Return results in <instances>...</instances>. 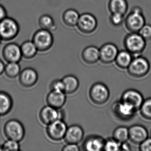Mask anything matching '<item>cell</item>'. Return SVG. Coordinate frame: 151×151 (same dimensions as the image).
I'll use <instances>...</instances> for the list:
<instances>
[{
    "instance_id": "6da1fadb",
    "label": "cell",
    "mask_w": 151,
    "mask_h": 151,
    "mask_svg": "<svg viewBox=\"0 0 151 151\" xmlns=\"http://www.w3.org/2000/svg\"><path fill=\"white\" fill-rule=\"evenodd\" d=\"M124 26L129 32H138L146 24L145 18L142 9L135 6L124 18Z\"/></svg>"
},
{
    "instance_id": "7a4b0ae2",
    "label": "cell",
    "mask_w": 151,
    "mask_h": 151,
    "mask_svg": "<svg viewBox=\"0 0 151 151\" xmlns=\"http://www.w3.org/2000/svg\"><path fill=\"white\" fill-rule=\"evenodd\" d=\"M124 46L133 55H139L146 47L147 42L138 32H129L124 37Z\"/></svg>"
},
{
    "instance_id": "3957f363",
    "label": "cell",
    "mask_w": 151,
    "mask_h": 151,
    "mask_svg": "<svg viewBox=\"0 0 151 151\" xmlns=\"http://www.w3.org/2000/svg\"><path fill=\"white\" fill-rule=\"evenodd\" d=\"M150 69V63L148 60L139 55L133 58L127 69L128 75L136 79L145 77L149 73Z\"/></svg>"
},
{
    "instance_id": "277c9868",
    "label": "cell",
    "mask_w": 151,
    "mask_h": 151,
    "mask_svg": "<svg viewBox=\"0 0 151 151\" xmlns=\"http://www.w3.org/2000/svg\"><path fill=\"white\" fill-rule=\"evenodd\" d=\"M20 30L19 24L12 17L7 16L0 22V37L2 41L14 39L19 34Z\"/></svg>"
},
{
    "instance_id": "5b68a950",
    "label": "cell",
    "mask_w": 151,
    "mask_h": 151,
    "mask_svg": "<svg viewBox=\"0 0 151 151\" xmlns=\"http://www.w3.org/2000/svg\"><path fill=\"white\" fill-rule=\"evenodd\" d=\"M32 40L38 52H45L52 48L54 39L52 32L40 29L33 34Z\"/></svg>"
},
{
    "instance_id": "8992f818",
    "label": "cell",
    "mask_w": 151,
    "mask_h": 151,
    "mask_svg": "<svg viewBox=\"0 0 151 151\" xmlns=\"http://www.w3.org/2000/svg\"><path fill=\"white\" fill-rule=\"evenodd\" d=\"M4 135L8 139L20 142L25 136V131L22 124L16 119H11L5 123L3 128Z\"/></svg>"
},
{
    "instance_id": "52a82bcc",
    "label": "cell",
    "mask_w": 151,
    "mask_h": 151,
    "mask_svg": "<svg viewBox=\"0 0 151 151\" xmlns=\"http://www.w3.org/2000/svg\"><path fill=\"white\" fill-rule=\"evenodd\" d=\"M90 100L94 105L102 106L107 102L110 97V92L107 86L101 83L93 84L89 92Z\"/></svg>"
},
{
    "instance_id": "ba28073f",
    "label": "cell",
    "mask_w": 151,
    "mask_h": 151,
    "mask_svg": "<svg viewBox=\"0 0 151 151\" xmlns=\"http://www.w3.org/2000/svg\"><path fill=\"white\" fill-rule=\"evenodd\" d=\"M98 25L96 17L92 14L85 13L80 15L76 27L82 34L89 35L96 30Z\"/></svg>"
},
{
    "instance_id": "9c48e42d",
    "label": "cell",
    "mask_w": 151,
    "mask_h": 151,
    "mask_svg": "<svg viewBox=\"0 0 151 151\" xmlns=\"http://www.w3.org/2000/svg\"><path fill=\"white\" fill-rule=\"evenodd\" d=\"M68 126L63 120H57L47 125V137L54 141H60L64 139Z\"/></svg>"
},
{
    "instance_id": "30bf717a",
    "label": "cell",
    "mask_w": 151,
    "mask_h": 151,
    "mask_svg": "<svg viewBox=\"0 0 151 151\" xmlns=\"http://www.w3.org/2000/svg\"><path fill=\"white\" fill-rule=\"evenodd\" d=\"M113 114L119 120L127 121L132 118L137 112L132 106L120 100L112 105Z\"/></svg>"
},
{
    "instance_id": "8fae6325",
    "label": "cell",
    "mask_w": 151,
    "mask_h": 151,
    "mask_svg": "<svg viewBox=\"0 0 151 151\" xmlns=\"http://www.w3.org/2000/svg\"><path fill=\"white\" fill-rule=\"evenodd\" d=\"M63 114L60 109H56L47 105L42 108L39 113L40 122L47 125L57 120H63Z\"/></svg>"
},
{
    "instance_id": "7c38bea8",
    "label": "cell",
    "mask_w": 151,
    "mask_h": 151,
    "mask_svg": "<svg viewBox=\"0 0 151 151\" xmlns=\"http://www.w3.org/2000/svg\"><path fill=\"white\" fill-rule=\"evenodd\" d=\"M2 55L3 59L8 63H19L22 58L20 46L13 42L6 44L3 47Z\"/></svg>"
},
{
    "instance_id": "4fadbf2b",
    "label": "cell",
    "mask_w": 151,
    "mask_h": 151,
    "mask_svg": "<svg viewBox=\"0 0 151 151\" xmlns=\"http://www.w3.org/2000/svg\"><path fill=\"white\" fill-rule=\"evenodd\" d=\"M119 50L115 44L107 43L99 48V60L104 64H111L115 61Z\"/></svg>"
},
{
    "instance_id": "5bb4252c",
    "label": "cell",
    "mask_w": 151,
    "mask_h": 151,
    "mask_svg": "<svg viewBox=\"0 0 151 151\" xmlns=\"http://www.w3.org/2000/svg\"><path fill=\"white\" fill-rule=\"evenodd\" d=\"M121 101L132 106L137 111L139 109L144 99L139 91L130 89L124 92L121 97Z\"/></svg>"
},
{
    "instance_id": "9a60e30c",
    "label": "cell",
    "mask_w": 151,
    "mask_h": 151,
    "mask_svg": "<svg viewBox=\"0 0 151 151\" xmlns=\"http://www.w3.org/2000/svg\"><path fill=\"white\" fill-rule=\"evenodd\" d=\"M38 80V74L32 68L24 69L19 75V82L21 85L25 88H30L34 86Z\"/></svg>"
},
{
    "instance_id": "2e32d148",
    "label": "cell",
    "mask_w": 151,
    "mask_h": 151,
    "mask_svg": "<svg viewBox=\"0 0 151 151\" xmlns=\"http://www.w3.org/2000/svg\"><path fill=\"white\" fill-rule=\"evenodd\" d=\"M84 136L83 128L77 124H73L67 128L63 139L66 144L78 145L83 140Z\"/></svg>"
},
{
    "instance_id": "e0dca14e",
    "label": "cell",
    "mask_w": 151,
    "mask_h": 151,
    "mask_svg": "<svg viewBox=\"0 0 151 151\" xmlns=\"http://www.w3.org/2000/svg\"><path fill=\"white\" fill-rule=\"evenodd\" d=\"M129 139L135 145H140L148 137L147 129L139 124L131 126L129 129Z\"/></svg>"
},
{
    "instance_id": "ac0fdd59",
    "label": "cell",
    "mask_w": 151,
    "mask_h": 151,
    "mask_svg": "<svg viewBox=\"0 0 151 151\" xmlns=\"http://www.w3.org/2000/svg\"><path fill=\"white\" fill-rule=\"evenodd\" d=\"M66 100V94L63 92L51 91L46 97L47 105L58 109H60L63 107Z\"/></svg>"
},
{
    "instance_id": "d6986e66",
    "label": "cell",
    "mask_w": 151,
    "mask_h": 151,
    "mask_svg": "<svg viewBox=\"0 0 151 151\" xmlns=\"http://www.w3.org/2000/svg\"><path fill=\"white\" fill-rule=\"evenodd\" d=\"M105 141V139L100 136L91 135L85 139L82 147L85 151H101L103 150Z\"/></svg>"
},
{
    "instance_id": "ffe728a7",
    "label": "cell",
    "mask_w": 151,
    "mask_h": 151,
    "mask_svg": "<svg viewBox=\"0 0 151 151\" xmlns=\"http://www.w3.org/2000/svg\"><path fill=\"white\" fill-rule=\"evenodd\" d=\"M82 60L86 64L93 65L99 61V48L93 45L86 47L82 51Z\"/></svg>"
},
{
    "instance_id": "44dd1931",
    "label": "cell",
    "mask_w": 151,
    "mask_h": 151,
    "mask_svg": "<svg viewBox=\"0 0 151 151\" xmlns=\"http://www.w3.org/2000/svg\"><path fill=\"white\" fill-rule=\"evenodd\" d=\"M108 9L110 14H120L125 16L129 9L127 0H109Z\"/></svg>"
},
{
    "instance_id": "7402d4cb",
    "label": "cell",
    "mask_w": 151,
    "mask_h": 151,
    "mask_svg": "<svg viewBox=\"0 0 151 151\" xmlns=\"http://www.w3.org/2000/svg\"><path fill=\"white\" fill-rule=\"evenodd\" d=\"M79 16L80 14L76 10L73 9H68L63 14L62 17L63 22L67 27L74 28L76 27Z\"/></svg>"
},
{
    "instance_id": "603a6c76",
    "label": "cell",
    "mask_w": 151,
    "mask_h": 151,
    "mask_svg": "<svg viewBox=\"0 0 151 151\" xmlns=\"http://www.w3.org/2000/svg\"><path fill=\"white\" fill-rule=\"evenodd\" d=\"M13 107L12 97L7 93L0 91V116L8 114Z\"/></svg>"
},
{
    "instance_id": "cb8c5ba5",
    "label": "cell",
    "mask_w": 151,
    "mask_h": 151,
    "mask_svg": "<svg viewBox=\"0 0 151 151\" xmlns=\"http://www.w3.org/2000/svg\"><path fill=\"white\" fill-rule=\"evenodd\" d=\"M133 58V55L125 49L118 52L114 62L119 68L127 69Z\"/></svg>"
},
{
    "instance_id": "d4e9b609",
    "label": "cell",
    "mask_w": 151,
    "mask_h": 151,
    "mask_svg": "<svg viewBox=\"0 0 151 151\" xmlns=\"http://www.w3.org/2000/svg\"><path fill=\"white\" fill-rule=\"evenodd\" d=\"M64 85V92L66 94H71L76 92L79 86L77 78L73 75H68L62 79Z\"/></svg>"
},
{
    "instance_id": "484cf974",
    "label": "cell",
    "mask_w": 151,
    "mask_h": 151,
    "mask_svg": "<svg viewBox=\"0 0 151 151\" xmlns=\"http://www.w3.org/2000/svg\"><path fill=\"white\" fill-rule=\"evenodd\" d=\"M22 58L27 60L34 58L37 53V47L32 40H26L20 46Z\"/></svg>"
},
{
    "instance_id": "4316f807",
    "label": "cell",
    "mask_w": 151,
    "mask_h": 151,
    "mask_svg": "<svg viewBox=\"0 0 151 151\" xmlns=\"http://www.w3.org/2000/svg\"><path fill=\"white\" fill-rule=\"evenodd\" d=\"M38 22L40 29L51 32L54 31L57 29L54 19L49 15L43 14L40 16Z\"/></svg>"
},
{
    "instance_id": "83f0119b",
    "label": "cell",
    "mask_w": 151,
    "mask_h": 151,
    "mask_svg": "<svg viewBox=\"0 0 151 151\" xmlns=\"http://www.w3.org/2000/svg\"><path fill=\"white\" fill-rule=\"evenodd\" d=\"M113 138L122 144L129 139V129L125 126L117 127L113 132Z\"/></svg>"
},
{
    "instance_id": "f1b7e54d",
    "label": "cell",
    "mask_w": 151,
    "mask_h": 151,
    "mask_svg": "<svg viewBox=\"0 0 151 151\" xmlns=\"http://www.w3.org/2000/svg\"><path fill=\"white\" fill-rule=\"evenodd\" d=\"M21 71V66L18 63H8L5 66L4 73L9 78L13 79L19 76Z\"/></svg>"
},
{
    "instance_id": "f546056e",
    "label": "cell",
    "mask_w": 151,
    "mask_h": 151,
    "mask_svg": "<svg viewBox=\"0 0 151 151\" xmlns=\"http://www.w3.org/2000/svg\"><path fill=\"white\" fill-rule=\"evenodd\" d=\"M139 110L142 118L151 121V98L144 100Z\"/></svg>"
},
{
    "instance_id": "4dcf8cb0",
    "label": "cell",
    "mask_w": 151,
    "mask_h": 151,
    "mask_svg": "<svg viewBox=\"0 0 151 151\" xmlns=\"http://www.w3.org/2000/svg\"><path fill=\"white\" fill-rule=\"evenodd\" d=\"M121 144L114 138L105 140L103 150L106 151H117L120 150Z\"/></svg>"
},
{
    "instance_id": "1f68e13d",
    "label": "cell",
    "mask_w": 151,
    "mask_h": 151,
    "mask_svg": "<svg viewBox=\"0 0 151 151\" xmlns=\"http://www.w3.org/2000/svg\"><path fill=\"white\" fill-rule=\"evenodd\" d=\"M124 16L120 14L114 13L110 14L109 17V22L110 24L115 27L122 26L124 22Z\"/></svg>"
},
{
    "instance_id": "d6a6232c",
    "label": "cell",
    "mask_w": 151,
    "mask_h": 151,
    "mask_svg": "<svg viewBox=\"0 0 151 151\" xmlns=\"http://www.w3.org/2000/svg\"><path fill=\"white\" fill-rule=\"evenodd\" d=\"M19 142L8 139L1 145L2 151H18L20 150Z\"/></svg>"
},
{
    "instance_id": "836d02e7",
    "label": "cell",
    "mask_w": 151,
    "mask_h": 151,
    "mask_svg": "<svg viewBox=\"0 0 151 151\" xmlns=\"http://www.w3.org/2000/svg\"><path fill=\"white\" fill-rule=\"evenodd\" d=\"M138 33L146 42L151 41V24H145L140 29Z\"/></svg>"
},
{
    "instance_id": "e575fe53",
    "label": "cell",
    "mask_w": 151,
    "mask_h": 151,
    "mask_svg": "<svg viewBox=\"0 0 151 151\" xmlns=\"http://www.w3.org/2000/svg\"><path fill=\"white\" fill-rule=\"evenodd\" d=\"M50 88L51 91L64 92V85L62 79H55L53 80L50 84Z\"/></svg>"
},
{
    "instance_id": "d590c367",
    "label": "cell",
    "mask_w": 151,
    "mask_h": 151,
    "mask_svg": "<svg viewBox=\"0 0 151 151\" xmlns=\"http://www.w3.org/2000/svg\"><path fill=\"white\" fill-rule=\"evenodd\" d=\"M139 145L140 151H151V138H147Z\"/></svg>"
},
{
    "instance_id": "8d00e7d4",
    "label": "cell",
    "mask_w": 151,
    "mask_h": 151,
    "mask_svg": "<svg viewBox=\"0 0 151 151\" xmlns=\"http://www.w3.org/2000/svg\"><path fill=\"white\" fill-rule=\"evenodd\" d=\"M80 150L79 147L76 144H67L62 149L63 151H78Z\"/></svg>"
},
{
    "instance_id": "74e56055",
    "label": "cell",
    "mask_w": 151,
    "mask_h": 151,
    "mask_svg": "<svg viewBox=\"0 0 151 151\" xmlns=\"http://www.w3.org/2000/svg\"><path fill=\"white\" fill-rule=\"evenodd\" d=\"M7 17V12L5 7L0 4V22Z\"/></svg>"
},
{
    "instance_id": "f35d334b",
    "label": "cell",
    "mask_w": 151,
    "mask_h": 151,
    "mask_svg": "<svg viewBox=\"0 0 151 151\" xmlns=\"http://www.w3.org/2000/svg\"><path fill=\"white\" fill-rule=\"evenodd\" d=\"M130 146L129 145V144L127 143V142H124V143H122L121 144V147H120V150H130Z\"/></svg>"
},
{
    "instance_id": "ab89813d",
    "label": "cell",
    "mask_w": 151,
    "mask_h": 151,
    "mask_svg": "<svg viewBox=\"0 0 151 151\" xmlns=\"http://www.w3.org/2000/svg\"><path fill=\"white\" fill-rule=\"evenodd\" d=\"M5 66L4 63L0 60V76H1L5 71Z\"/></svg>"
},
{
    "instance_id": "60d3db41",
    "label": "cell",
    "mask_w": 151,
    "mask_h": 151,
    "mask_svg": "<svg viewBox=\"0 0 151 151\" xmlns=\"http://www.w3.org/2000/svg\"><path fill=\"white\" fill-rule=\"evenodd\" d=\"M0 151H2L1 145H0Z\"/></svg>"
},
{
    "instance_id": "b9f144b4",
    "label": "cell",
    "mask_w": 151,
    "mask_h": 151,
    "mask_svg": "<svg viewBox=\"0 0 151 151\" xmlns=\"http://www.w3.org/2000/svg\"><path fill=\"white\" fill-rule=\"evenodd\" d=\"M2 41V40H1V37H0V45H1V41Z\"/></svg>"
}]
</instances>
